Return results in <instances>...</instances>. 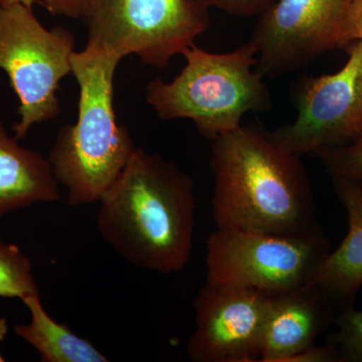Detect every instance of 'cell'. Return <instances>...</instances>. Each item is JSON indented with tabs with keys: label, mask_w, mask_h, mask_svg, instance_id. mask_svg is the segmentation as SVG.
<instances>
[{
	"label": "cell",
	"mask_w": 362,
	"mask_h": 362,
	"mask_svg": "<svg viewBox=\"0 0 362 362\" xmlns=\"http://www.w3.org/2000/svg\"><path fill=\"white\" fill-rule=\"evenodd\" d=\"M211 142L216 228L280 235L323 232L300 157L281 148L268 130L242 125Z\"/></svg>",
	"instance_id": "6da1fadb"
},
{
	"label": "cell",
	"mask_w": 362,
	"mask_h": 362,
	"mask_svg": "<svg viewBox=\"0 0 362 362\" xmlns=\"http://www.w3.org/2000/svg\"><path fill=\"white\" fill-rule=\"evenodd\" d=\"M99 202L98 230L124 261L160 274L187 266L194 246V182L175 162L137 148Z\"/></svg>",
	"instance_id": "7a4b0ae2"
},
{
	"label": "cell",
	"mask_w": 362,
	"mask_h": 362,
	"mask_svg": "<svg viewBox=\"0 0 362 362\" xmlns=\"http://www.w3.org/2000/svg\"><path fill=\"white\" fill-rule=\"evenodd\" d=\"M120 62L88 47L71 57L80 94L78 118L59 131L47 158L70 206L99 202L137 150L114 108V78Z\"/></svg>",
	"instance_id": "3957f363"
},
{
	"label": "cell",
	"mask_w": 362,
	"mask_h": 362,
	"mask_svg": "<svg viewBox=\"0 0 362 362\" xmlns=\"http://www.w3.org/2000/svg\"><path fill=\"white\" fill-rule=\"evenodd\" d=\"M181 56L185 68L173 81L156 78L146 87L147 103L161 120L187 119L213 141L240 127L250 112L271 106L270 90L255 70L256 52L249 42L225 54L194 44Z\"/></svg>",
	"instance_id": "277c9868"
},
{
	"label": "cell",
	"mask_w": 362,
	"mask_h": 362,
	"mask_svg": "<svg viewBox=\"0 0 362 362\" xmlns=\"http://www.w3.org/2000/svg\"><path fill=\"white\" fill-rule=\"evenodd\" d=\"M82 21L85 47L162 70L206 33L209 14L197 0H94Z\"/></svg>",
	"instance_id": "5b68a950"
},
{
	"label": "cell",
	"mask_w": 362,
	"mask_h": 362,
	"mask_svg": "<svg viewBox=\"0 0 362 362\" xmlns=\"http://www.w3.org/2000/svg\"><path fill=\"white\" fill-rule=\"evenodd\" d=\"M76 40L65 28L47 30L33 7L0 6V71L6 74L18 97L20 120L14 136L23 139L33 126L61 113L59 83L71 75Z\"/></svg>",
	"instance_id": "8992f818"
},
{
	"label": "cell",
	"mask_w": 362,
	"mask_h": 362,
	"mask_svg": "<svg viewBox=\"0 0 362 362\" xmlns=\"http://www.w3.org/2000/svg\"><path fill=\"white\" fill-rule=\"evenodd\" d=\"M330 252L324 232L280 235L216 228L206 240V283L288 291L310 283Z\"/></svg>",
	"instance_id": "52a82bcc"
},
{
	"label": "cell",
	"mask_w": 362,
	"mask_h": 362,
	"mask_svg": "<svg viewBox=\"0 0 362 362\" xmlns=\"http://www.w3.org/2000/svg\"><path fill=\"white\" fill-rule=\"evenodd\" d=\"M344 49L349 58L337 73L298 81L292 97L296 119L269 131L273 141L289 153L315 154L362 136V40Z\"/></svg>",
	"instance_id": "ba28073f"
},
{
	"label": "cell",
	"mask_w": 362,
	"mask_h": 362,
	"mask_svg": "<svg viewBox=\"0 0 362 362\" xmlns=\"http://www.w3.org/2000/svg\"><path fill=\"white\" fill-rule=\"evenodd\" d=\"M352 0H275L258 16L249 44L263 78L300 70L339 49Z\"/></svg>",
	"instance_id": "9c48e42d"
},
{
	"label": "cell",
	"mask_w": 362,
	"mask_h": 362,
	"mask_svg": "<svg viewBox=\"0 0 362 362\" xmlns=\"http://www.w3.org/2000/svg\"><path fill=\"white\" fill-rule=\"evenodd\" d=\"M270 293L206 283L195 298L194 362H259Z\"/></svg>",
	"instance_id": "30bf717a"
},
{
	"label": "cell",
	"mask_w": 362,
	"mask_h": 362,
	"mask_svg": "<svg viewBox=\"0 0 362 362\" xmlns=\"http://www.w3.org/2000/svg\"><path fill=\"white\" fill-rule=\"evenodd\" d=\"M339 312L321 288L306 284L270 293L259 362H289L316 344Z\"/></svg>",
	"instance_id": "8fae6325"
},
{
	"label": "cell",
	"mask_w": 362,
	"mask_h": 362,
	"mask_svg": "<svg viewBox=\"0 0 362 362\" xmlns=\"http://www.w3.org/2000/svg\"><path fill=\"white\" fill-rule=\"evenodd\" d=\"M331 178L335 195L346 211L349 232L324 259L310 284L321 288L340 311L354 305L362 287V192L349 180Z\"/></svg>",
	"instance_id": "7c38bea8"
},
{
	"label": "cell",
	"mask_w": 362,
	"mask_h": 362,
	"mask_svg": "<svg viewBox=\"0 0 362 362\" xmlns=\"http://www.w3.org/2000/svg\"><path fill=\"white\" fill-rule=\"evenodd\" d=\"M18 141L0 120V218L23 207L59 199V185L49 159Z\"/></svg>",
	"instance_id": "4fadbf2b"
},
{
	"label": "cell",
	"mask_w": 362,
	"mask_h": 362,
	"mask_svg": "<svg viewBox=\"0 0 362 362\" xmlns=\"http://www.w3.org/2000/svg\"><path fill=\"white\" fill-rule=\"evenodd\" d=\"M30 314L28 324L14 326V333L32 345L42 362H109L94 345L65 324L54 321L45 310L40 294L21 299Z\"/></svg>",
	"instance_id": "5bb4252c"
},
{
	"label": "cell",
	"mask_w": 362,
	"mask_h": 362,
	"mask_svg": "<svg viewBox=\"0 0 362 362\" xmlns=\"http://www.w3.org/2000/svg\"><path fill=\"white\" fill-rule=\"evenodd\" d=\"M40 294L33 264L16 245L0 240V297L23 299Z\"/></svg>",
	"instance_id": "9a60e30c"
},
{
	"label": "cell",
	"mask_w": 362,
	"mask_h": 362,
	"mask_svg": "<svg viewBox=\"0 0 362 362\" xmlns=\"http://www.w3.org/2000/svg\"><path fill=\"white\" fill-rule=\"evenodd\" d=\"M315 156L331 177L349 180L362 192V136L350 144L319 150Z\"/></svg>",
	"instance_id": "2e32d148"
},
{
	"label": "cell",
	"mask_w": 362,
	"mask_h": 362,
	"mask_svg": "<svg viewBox=\"0 0 362 362\" xmlns=\"http://www.w3.org/2000/svg\"><path fill=\"white\" fill-rule=\"evenodd\" d=\"M337 329L328 341L337 349L341 362H362V310L354 305L338 312Z\"/></svg>",
	"instance_id": "e0dca14e"
},
{
	"label": "cell",
	"mask_w": 362,
	"mask_h": 362,
	"mask_svg": "<svg viewBox=\"0 0 362 362\" xmlns=\"http://www.w3.org/2000/svg\"><path fill=\"white\" fill-rule=\"evenodd\" d=\"M207 8H218L238 18L259 16L275 0H197Z\"/></svg>",
	"instance_id": "ac0fdd59"
},
{
	"label": "cell",
	"mask_w": 362,
	"mask_h": 362,
	"mask_svg": "<svg viewBox=\"0 0 362 362\" xmlns=\"http://www.w3.org/2000/svg\"><path fill=\"white\" fill-rule=\"evenodd\" d=\"M94 0H40V4L52 16L70 20H82Z\"/></svg>",
	"instance_id": "d6986e66"
},
{
	"label": "cell",
	"mask_w": 362,
	"mask_h": 362,
	"mask_svg": "<svg viewBox=\"0 0 362 362\" xmlns=\"http://www.w3.org/2000/svg\"><path fill=\"white\" fill-rule=\"evenodd\" d=\"M356 40H362V0H352L339 49Z\"/></svg>",
	"instance_id": "ffe728a7"
},
{
	"label": "cell",
	"mask_w": 362,
	"mask_h": 362,
	"mask_svg": "<svg viewBox=\"0 0 362 362\" xmlns=\"http://www.w3.org/2000/svg\"><path fill=\"white\" fill-rule=\"evenodd\" d=\"M289 362H341V361L337 349L327 342L322 346L313 345L310 349L293 356Z\"/></svg>",
	"instance_id": "44dd1931"
},
{
	"label": "cell",
	"mask_w": 362,
	"mask_h": 362,
	"mask_svg": "<svg viewBox=\"0 0 362 362\" xmlns=\"http://www.w3.org/2000/svg\"><path fill=\"white\" fill-rule=\"evenodd\" d=\"M39 0H0V6H7V4H23L25 6L33 7Z\"/></svg>",
	"instance_id": "7402d4cb"
},
{
	"label": "cell",
	"mask_w": 362,
	"mask_h": 362,
	"mask_svg": "<svg viewBox=\"0 0 362 362\" xmlns=\"http://www.w3.org/2000/svg\"><path fill=\"white\" fill-rule=\"evenodd\" d=\"M7 332H8V322L6 318L0 316V343L6 339Z\"/></svg>",
	"instance_id": "603a6c76"
},
{
	"label": "cell",
	"mask_w": 362,
	"mask_h": 362,
	"mask_svg": "<svg viewBox=\"0 0 362 362\" xmlns=\"http://www.w3.org/2000/svg\"><path fill=\"white\" fill-rule=\"evenodd\" d=\"M6 361V358H4V356H2L1 354H0V362H4Z\"/></svg>",
	"instance_id": "cb8c5ba5"
}]
</instances>
